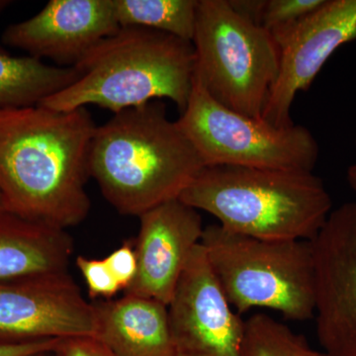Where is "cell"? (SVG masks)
Listing matches in <instances>:
<instances>
[{
    "label": "cell",
    "instance_id": "cell-21",
    "mask_svg": "<svg viewBox=\"0 0 356 356\" xmlns=\"http://www.w3.org/2000/svg\"><path fill=\"white\" fill-rule=\"evenodd\" d=\"M112 275L114 276L121 290H126L132 284L138 270L137 254L132 243L125 242L111 254L105 257Z\"/></svg>",
    "mask_w": 356,
    "mask_h": 356
},
{
    "label": "cell",
    "instance_id": "cell-23",
    "mask_svg": "<svg viewBox=\"0 0 356 356\" xmlns=\"http://www.w3.org/2000/svg\"><path fill=\"white\" fill-rule=\"evenodd\" d=\"M62 339H44L22 343H0V356H31L44 351L55 350Z\"/></svg>",
    "mask_w": 356,
    "mask_h": 356
},
{
    "label": "cell",
    "instance_id": "cell-10",
    "mask_svg": "<svg viewBox=\"0 0 356 356\" xmlns=\"http://www.w3.org/2000/svg\"><path fill=\"white\" fill-rule=\"evenodd\" d=\"M271 36L280 48V72L261 119L273 127L289 128L297 93L310 88L339 47L356 40V0H325L310 15Z\"/></svg>",
    "mask_w": 356,
    "mask_h": 356
},
{
    "label": "cell",
    "instance_id": "cell-5",
    "mask_svg": "<svg viewBox=\"0 0 356 356\" xmlns=\"http://www.w3.org/2000/svg\"><path fill=\"white\" fill-rule=\"evenodd\" d=\"M201 245L222 292L238 315L254 308L293 321L315 315V262L311 241H273L204 228Z\"/></svg>",
    "mask_w": 356,
    "mask_h": 356
},
{
    "label": "cell",
    "instance_id": "cell-15",
    "mask_svg": "<svg viewBox=\"0 0 356 356\" xmlns=\"http://www.w3.org/2000/svg\"><path fill=\"white\" fill-rule=\"evenodd\" d=\"M72 252L67 229L0 213V282L67 273Z\"/></svg>",
    "mask_w": 356,
    "mask_h": 356
},
{
    "label": "cell",
    "instance_id": "cell-28",
    "mask_svg": "<svg viewBox=\"0 0 356 356\" xmlns=\"http://www.w3.org/2000/svg\"><path fill=\"white\" fill-rule=\"evenodd\" d=\"M7 212L6 208V203H4L3 196H2L1 192H0V213Z\"/></svg>",
    "mask_w": 356,
    "mask_h": 356
},
{
    "label": "cell",
    "instance_id": "cell-4",
    "mask_svg": "<svg viewBox=\"0 0 356 356\" xmlns=\"http://www.w3.org/2000/svg\"><path fill=\"white\" fill-rule=\"evenodd\" d=\"M234 233L273 241H312L332 212V198L310 172L205 166L180 195Z\"/></svg>",
    "mask_w": 356,
    "mask_h": 356
},
{
    "label": "cell",
    "instance_id": "cell-25",
    "mask_svg": "<svg viewBox=\"0 0 356 356\" xmlns=\"http://www.w3.org/2000/svg\"><path fill=\"white\" fill-rule=\"evenodd\" d=\"M348 181L351 188L356 192V165H351L348 170Z\"/></svg>",
    "mask_w": 356,
    "mask_h": 356
},
{
    "label": "cell",
    "instance_id": "cell-6",
    "mask_svg": "<svg viewBox=\"0 0 356 356\" xmlns=\"http://www.w3.org/2000/svg\"><path fill=\"white\" fill-rule=\"evenodd\" d=\"M196 76L216 102L262 120L280 72V51L270 33L243 19L228 0H198Z\"/></svg>",
    "mask_w": 356,
    "mask_h": 356
},
{
    "label": "cell",
    "instance_id": "cell-11",
    "mask_svg": "<svg viewBox=\"0 0 356 356\" xmlns=\"http://www.w3.org/2000/svg\"><path fill=\"white\" fill-rule=\"evenodd\" d=\"M168 309L175 356H243L245 322L222 292L201 243Z\"/></svg>",
    "mask_w": 356,
    "mask_h": 356
},
{
    "label": "cell",
    "instance_id": "cell-27",
    "mask_svg": "<svg viewBox=\"0 0 356 356\" xmlns=\"http://www.w3.org/2000/svg\"><path fill=\"white\" fill-rule=\"evenodd\" d=\"M11 1H8V0H0V13H2V11L6 10L7 7L10 6Z\"/></svg>",
    "mask_w": 356,
    "mask_h": 356
},
{
    "label": "cell",
    "instance_id": "cell-20",
    "mask_svg": "<svg viewBox=\"0 0 356 356\" xmlns=\"http://www.w3.org/2000/svg\"><path fill=\"white\" fill-rule=\"evenodd\" d=\"M76 266L83 274L91 298L103 297L109 300L121 291L104 259H88L79 255L76 259Z\"/></svg>",
    "mask_w": 356,
    "mask_h": 356
},
{
    "label": "cell",
    "instance_id": "cell-1",
    "mask_svg": "<svg viewBox=\"0 0 356 356\" xmlns=\"http://www.w3.org/2000/svg\"><path fill=\"white\" fill-rule=\"evenodd\" d=\"M97 126L86 107L0 111V192L7 212L54 228L83 222Z\"/></svg>",
    "mask_w": 356,
    "mask_h": 356
},
{
    "label": "cell",
    "instance_id": "cell-2",
    "mask_svg": "<svg viewBox=\"0 0 356 356\" xmlns=\"http://www.w3.org/2000/svg\"><path fill=\"white\" fill-rule=\"evenodd\" d=\"M205 163L163 100L122 110L96 128L89 170L122 215L179 199Z\"/></svg>",
    "mask_w": 356,
    "mask_h": 356
},
{
    "label": "cell",
    "instance_id": "cell-3",
    "mask_svg": "<svg viewBox=\"0 0 356 356\" xmlns=\"http://www.w3.org/2000/svg\"><path fill=\"white\" fill-rule=\"evenodd\" d=\"M195 67L192 42L147 28L121 27L74 65L76 83L39 105L60 111L96 105L115 114L170 99L182 113Z\"/></svg>",
    "mask_w": 356,
    "mask_h": 356
},
{
    "label": "cell",
    "instance_id": "cell-24",
    "mask_svg": "<svg viewBox=\"0 0 356 356\" xmlns=\"http://www.w3.org/2000/svg\"><path fill=\"white\" fill-rule=\"evenodd\" d=\"M266 0H228L229 6L238 16L261 25Z\"/></svg>",
    "mask_w": 356,
    "mask_h": 356
},
{
    "label": "cell",
    "instance_id": "cell-12",
    "mask_svg": "<svg viewBox=\"0 0 356 356\" xmlns=\"http://www.w3.org/2000/svg\"><path fill=\"white\" fill-rule=\"evenodd\" d=\"M120 28L113 0H51L36 15L8 26L1 40L30 57L70 67Z\"/></svg>",
    "mask_w": 356,
    "mask_h": 356
},
{
    "label": "cell",
    "instance_id": "cell-26",
    "mask_svg": "<svg viewBox=\"0 0 356 356\" xmlns=\"http://www.w3.org/2000/svg\"><path fill=\"white\" fill-rule=\"evenodd\" d=\"M305 356H331V355H327V353H321V351L313 350H312V348H310V350L307 351Z\"/></svg>",
    "mask_w": 356,
    "mask_h": 356
},
{
    "label": "cell",
    "instance_id": "cell-22",
    "mask_svg": "<svg viewBox=\"0 0 356 356\" xmlns=\"http://www.w3.org/2000/svg\"><path fill=\"white\" fill-rule=\"evenodd\" d=\"M55 356H115L114 353L95 337L63 339L54 350Z\"/></svg>",
    "mask_w": 356,
    "mask_h": 356
},
{
    "label": "cell",
    "instance_id": "cell-29",
    "mask_svg": "<svg viewBox=\"0 0 356 356\" xmlns=\"http://www.w3.org/2000/svg\"><path fill=\"white\" fill-rule=\"evenodd\" d=\"M31 356H55L54 355V350L51 351H44V353H37V355H31Z\"/></svg>",
    "mask_w": 356,
    "mask_h": 356
},
{
    "label": "cell",
    "instance_id": "cell-19",
    "mask_svg": "<svg viewBox=\"0 0 356 356\" xmlns=\"http://www.w3.org/2000/svg\"><path fill=\"white\" fill-rule=\"evenodd\" d=\"M325 0H266L261 27L271 35L287 29L310 15Z\"/></svg>",
    "mask_w": 356,
    "mask_h": 356
},
{
    "label": "cell",
    "instance_id": "cell-18",
    "mask_svg": "<svg viewBox=\"0 0 356 356\" xmlns=\"http://www.w3.org/2000/svg\"><path fill=\"white\" fill-rule=\"evenodd\" d=\"M305 337L275 318L257 314L245 321L243 356H305Z\"/></svg>",
    "mask_w": 356,
    "mask_h": 356
},
{
    "label": "cell",
    "instance_id": "cell-7",
    "mask_svg": "<svg viewBox=\"0 0 356 356\" xmlns=\"http://www.w3.org/2000/svg\"><path fill=\"white\" fill-rule=\"evenodd\" d=\"M206 166L231 165L313 172L320 147L304 126L276 128L222 106L194 74L186 108L177 120Z\"/></svg>",
    "mask_w": 356,
    "mask_h": 356
},
{
    "label": "cell",
    "instance_id": "cell-13",
    "mask_svg": "<svg viewBox=\"0 0 356 356\" xmlns=\"http://www.w3.org/2000/svg\"><path fill=\"white\" fill-rule=\"evenodd\" d=\"M140 218L136 254L138 270L125 294L170 305L204 227L197 210L180 199L168 201Z\"/></svg>",
    "mask_w": 356,
    "mask_h": 356
},
{
    "label": "cell",
    "instance_id": "cell-14",
    "mask_svg": "<svg viewBox=\"0 0 356 356\" xmlns=\"http://www.w3.org/2000/svg\"><path fill=\"white\" fill-rule=\"evenodd\" d=\"M97 339L115 356H175L168 306L156 300L125 294L95 304Z\"/></svg>",
    "mask_w": 356,
    "mask_h": 356
},
{
    "label": "cell",
    "instance_id": "cell-9",
    "mask_svg": "<svg viewBox=\"0 0 356 356\" xmlns=\"http://www.w3.org/2000/svg\"><path fill=\"white\" fill-rule=\"evenodd\" d=\"M97 311L67 273L0 282V343L97 337Z\"/></svg>",
    "mask_w": 356,
    "mask_h": 356
},
{
    "label": "cell",
    "instance_id": "cell-8",
    "mask_svg": "<svg viewBox=\"0 0 356 356\" xmlns=\"http://www.w3.org/2000/svg\"><path fill=\"white\" fill-rule=\"evenodd\" d=\"M311 243L318 341L327 355L356 356V202L332 211Z\"/></svg>",
    "mask_w": 356,
    "mask_h": 356
},
{
    "label": "cell",
    "instance_id": "cell-17",
    "mask_svg": "<svg viewBox=\"0 0 356 356\" xmlns=\"http://www.w3.org/2000/svg\"><path fill=\"white\" fill-rule=\"evenodd\" d=\"M120 27L147 28L192 42L198 0H113Z\"/></svg>",
    "mask_w": 356,
    "mask_h": 356
},
{
    "label": "cell",
    "instance_id": "cell-16",
    "mask_svg": "<svg viewBox=\"0 0 356 356\" xmlns=\"http://www.w3.org/2000/svg\"><path fill=\"white\" fill-rule=\"evenodd\" d=\"M74 67L46 65L33 57H13L0 49V111L37 106L79 79Z\"/></svg>",
    "mask_w": 356,
    "mask_h": 356
},
{
    "label": "cell",
    "instance_id": "cell-30",
    "mask_svg": "<svg viewBox=\"0 0 356 356\" xmlns=\"http://www.w3.org/2000/svg\"><path fill=\"white\" fill-rule=\"evenodd\" d=\"M355 143H356V138H355Z\"/></svg>",
    "mask_w": 356,
    "mask_h": 356
}]
</instances>
